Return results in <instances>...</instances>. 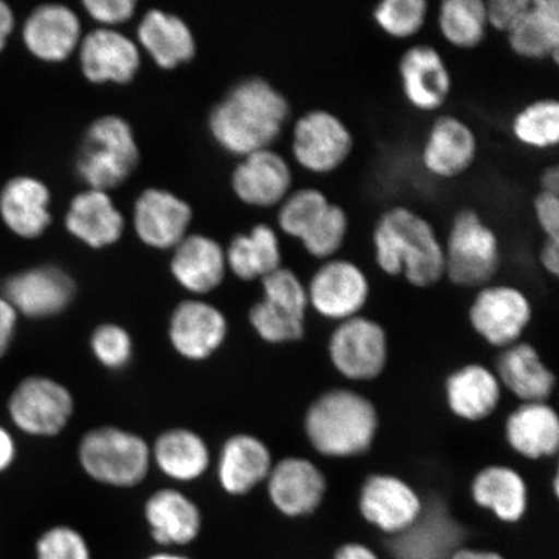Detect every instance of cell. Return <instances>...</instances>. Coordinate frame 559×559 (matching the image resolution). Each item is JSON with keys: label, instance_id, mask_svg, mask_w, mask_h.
Segmentation results:
<instances>
[{"label": "cell", "instance_id": "cell-1", "mask_svg": "<svg viewBox=\"0 0 559 559\" xmlns=\"http://www.w3.org/2000/svg\"><path fill=\"white\" fill-rule=\"evenodd\" d=\"M289 103L267 81L245 80L215 105L209 129L222 148L239 156L269 148L284 129Z\"/></svg>", "mask_w": 559, "mask_h": 559}, {"label": "cell", "instance_id": "cell-2", "mask_svg": "<svg viewBox=\"0 0 559 559\" xmlns=\"http://www.w3.org/2000/svg\"><path fill=\"white\" fill-rule=\"evenodd\" d=\"M376 262L390 276L404 275L416 288H430L445 276L443 243L435 227L408 207L386 210L373 233Z\"/></svg>", "mask_w": 559, "mask_h": 559}, {"label": "cell", "instance_id": "cell-3", "mask_svg": "<svg viewBox=\"0 0 559 559\" xmlns=\"http://www.w3.org/2000/svg\"><path fill=\"white\" fill-rule=\"evenodd\" d=\"M379 415L372 402L355 391L335 389L306 412L305 431L311 445L330 457H352L372 445Z\"/></svg>", "mask_w": 559, "mask_h": 559}, {"label": "cell", "instance_id": "cell-4", "mask_svg": "<svg viewBox=\"0 0 559 559\" xmlns=\"http://www.w3.org/2000/svg\"><path fill=\"white\" fill-rule=\"evenodd\" d=\"M76 457L90 479L115 488L142 485L152 467L151 444L136 432L117 426H99L85 432Z\"/></svg>", "mask_w": 559, "mask_h": 559}, {"label": "cell", "instance_id": "cell-5", "mask_svg": "<svg viewBox=\"0 0 559 559\" xmlns=\"http://www.w3.org/2000/svg\"><path fill=\"white\" fill-rule=\"evenodd\" d=\"M139 150L131 126L121 117H102L90 126L75 160L76 173L91 190L120 187L135 170Z\"/></svg>", "mask_w": 559, "mask_h": 559}, {"label": "cell", "instance_id": "cell-6", "mask_svg": "<svg viewBox=\"0 0 559 559\" xmlns=\"http://www.w3.org/2000/svg\"><path fill=\"white\" fill-rule=\"evenodd\" d=\"M444 248L445 276L463 288H484L498 274L500 242L474 210L454 216Z\"/></svg>", "mask_w": 559, "mask_h": 559}, {"label": "cell", "instance_id": "cell-7", "mask_svg": "<svg viewBox=\"0 0 559 559\" xmlns=\"http://www.w3.org/2000/svg\"><path fill=\"white\" fill-rule=\"evenodd\" d=\"M9 415L24 435L53 438L68 428L74 416L75 401L64 383L46 376H29L10 396Z\"/></svg>", "mask_w": 559, "mask_h": 559}, {"label": "cell", "instance_id": "cell-8", "mask_svg": "<svg viewBox=\"0 0 559 559\" xmlns=\"http://www.w3.org/2000/svg\"><path fill=\"white\" fill-rule=\"evenodd\" d=\"M386 332L376 321L354 317L341 321L330 342L335 369L352 381H372L388 365Z\"/></svg>", "mask_w": 559, "mask_h": 559}, {"label": "cell", "instance_id": "cell-9", "mask_svg": "<svg viewBox=\"0 0 559 559\" xmlns=\"http://www.w3.org/2000/svg\"><path fill=\"white\" fill-rule=\"evenodd\" d=\"M354 148L352 132L331 111H307L293 131V155L305 169L326 174L337 170Z\"/></svg>", "mask_w": 559, "mask_h": 559}, {"label": "cell", "instance_id": "cell-10", "mask_svg": "<svg viewBox=\"0 0 559 559\" xmlns=\"http://www.w3.org/2000/svg\"><path fill=\"white\" fill-rule=\"evenodd\" d=\"M228 334L226 314L201 299L180 302L167 325V337L174 352L193 362L212 358L226 344Z\"/></svg>", "mask_w": 559, "mask_h": 559}, {"label": "cell", "instance_id": "cell-11", "mask_svg": "<svg viewBox=\"0 0 559 559\" xmlns=\"http://www.w3.org/2000/svg\"><path fill=\"white\" fill-rule=\"evenodd\" d=\"M358 507L362 520L388 537L404 534L424 513L415 488L388 474H376L366 480Z\"/></svg>", "mask_w": 559, "mask_h": 559}, {"label": "cell", "instance_id": "cell-12", "mask_svg": "<svg viewBox=\"0 0 559 559\" xmlns=\"http://www.w3.org/2000/svg\"><path fill=\"white\" fill-rule=\"evenodd\" d=\"M533 309L526 295L514 286L489 285L480 289L469 310L474 331L489 345L509 347L526 330Z\"/></svg>", "mask_w": 559, "mask_h": 559}, {"label": "cell", "instance_id": "cell-13", "mask_svg": "<svg viewBox=\"0 0 559 559\" xmlns=\"http://www.w3.org/2000/svg\"><path fill=\"white\" fill-rule=\"evenodd\" d=\"M75 293L74 280L66 271L44 265L7 280L3 297L25 318L50 319L68 310Z\"/></svg>", "mask_w": 559, "mask_h": 559}, {"label": "cell", "instance_id": "cell-14", "mask_svg": "<svg viewBox=\"0 0 559 559\" xmlns=\"http://www.w3.org/2000/svg\"><path fill=\"white\" fill-rule=\"evenodd\" d=\"M272 507L286 519H305L323 504L326 479L319 467L304 457H285L272 466L267 480Z\"/></svg>", "mask_w": 559, "mask_h": 559}, {"label": "cell", "instance_id": "cell-15", "mask_svg": "<svg viewBox=\"0 0 559 559\" xmlns=\"http://www.w3.org/2000/svg\"><path fill=\"white\" fill-rule=\"evenodd\" d=\"M307 296L321 317L344 321L358 317L366 306L369 283L365 272L355 263L330 260L314 272Z\"/></svg>", "mask_w": 559, "mask_h": 559}, {"label": "cell", "instance_id": "cell-16", "mask_svg": "<svg viewBox=\"0 0 559 559\" xmlns=\"http://www.w3.org/2000/svg\"><path fill=\"white\" fill-rule=\"evenodd\" d=\"M274 464L269 445L261 438L239 432L223 443L216 475L223 491L239 498L265 484Z\"/></svg>", "mask_w": 559, "mask_h": 559}, {"label": "cell", "instance_id": "cell-17", "mask_svg": "<svg viewBox=\"0 0 559 559\" xmlns=\"http://www.w3.org/2000/svg\"><path fill=\"white\" fill-rule=\"evenodd\" d=\"M192 221L190 205L177 195L155 190L140 194L134 209L136 234L156 249H170L185 239Z\"/></svg>", "mask_w": 559, "mask_h": 559}, {"label": "cell", "instance_id": "cell-18", "mask_svg": "<svg viewBox=\"0 0 559 559\" xmlns=\"http://www.w3.org/2000/svg\"><path fill=\"white\" fill-rule=\"evenodd\" d=\"M293 175L288 163L270 148L245 156L233 175L234 191L245 204L270 207L289 195Z\"/></svg>", "mask_w": 559, "mask_h": 559}, {"label": "cell", "instance_id": "cell-19", "mask_svg": "<svg viewBox=\"0 0 559 559\" xmlns=\"http://www.w3.org/2000/svg\"><path fill=\"white\" fill-rule=\"evenodd\" d=\"M400 75L405 97L419 110H437L449 99L452 87L450 70L435 47H409L402 55Z\"/></svg>", "mask_w": 559, "mask_h": 559}, {"label": "cell", "instance_id": "cell-20", "mask_svg": "<svg viewBox=\"0 0 559 559\" xmlns=\"http://www.w3.org/2000/svg\"><path fill=\"white\" fill-rule=\"evenodd\" d=\"M477 152V138L469 124L454 116H442L431 126L423 150V163L436 177L456 178L471 169Z\"/></svg>", "mask_w": 559, "mask_h": 559}, {"label": "cell", "instance_id": "cell-21", "mask_svg": "<svg viewBox=\"0 0 559 559\" xmlns=\"http://www.w3.org/2000/svg\"><path fill=\"white\" fill-rule=\"evenodd\" d=\"M144 516L152 539L164 547L198 539L202 514L198 504L177 488H160L145 501Z\"/></svg>", "mask_w": 559, "mask_h": 559}, {"label": "cell", "instance_id": "cell-22", "mask_svg": "<svg viewBox=\"0 0 559 559\" xmlns=\"http://www.w3.org/2000/svg\"><path fill=\"white\" fill-rule=\"evenodd\" d=\"M80 60L82 72L94 83H129L140 66L134 41L123 34L108 29L90 33L82 41Z\"/></svg>", "mask_w": 559, "mask_h": 559}, {"label": "cell", "instance_id": "cell-23", "mask_svg": "<svg viewBox=\"0 0 559 559\" xmlns=\"http://www.w3.org/2000/svg\"><path fill=\"white\" fill-rule=\"evenodd\" d=\"M23 38L35 58L47 62L66 60L79 45L80 19L66 5H40L25 21Z\"/></svg>", "mask_w": 559, "mask_h": 559}, {"label": "cell", "instance_id": "cell-24", "mask_svg": "<svg viewBox=\"0 0 559 559\" xmlns=\"http://www.w3.org/2000/svg\"><path fill=\"white\" fill-rule=\"evenodd\" d=\"M170 270L181 288L198 296L209 295L225 280L226 254L206 236H188L175 247Z\"/></svg>", "mask_w": 559, "mask_h": 559}, {"label": "cell", "instance_id": "cell-25", "mask_svg": "<svg viewBox=\"0 0 559 559\" xmlns=\"http://www.w3.org/2000/svg\"><path fill=\"white\" fill-rule=\"evenodd\" d=\"M152 465L178 484L199 480L212 466V451L199 432L187 428L167 429L151 445Z\"/></svg>", "mask_w": 559, "mask_h": 559}, {"label": "cell", "instance_id": "cell-26", "mask_svg": "<svg viewBox=\"0 0 559 559\" xmlns=\"http://www.w3.org/2000/svg\"><path fill=\"white\" fill-rule=\"evenodd\" d=\"M50 191L40 180L13 178L0 193V216L13 234L37 239L50 226Z\"/></svg>", "mask_w": 559, "mask_h": 559}, {"label": "cell", "instance_id": "cell-27", "mask_svg": "<svg viewBox=\"0 0 559 559\" xmlns=\"http://www.w3.org/2000/svg\"><path fill=\"white\" fill-rule=\"evenodd\" d=\"M66 226L90 248L102 249L121 239L123 218L107 192L88 190L73 199Z\"/></svg>", "mask_w": 559, "mask_h": 559}, {"label": "cell", "instance_id": "cell-28", "mask_svg": "<svg viewBox=\"0 0 559 559\" xmlns=\"http://www.w3.org/2000/svg\"><path fill=\"white\" fill-rule=\"evenodd\" d=\"M506 436L509 445L523 457L555 456L559 445L557 412L545 402L523 403L508 417Z\"/></svg>", "mask_w": 559, "mask_h": 559}, {"label": "cell", "instance_id": "cell-29", "mask_svg": "<svg viewBox=\"0 0 559 559\" xmlns=\"http://www.w3.org/2000/svg\"><path fill=\"white\" fill-rule=\"evenodd\" d=\"M471 492L475 504L502 523H519L527 513V486L521 475L508 466L485 467L475 475Z\"/></svg>", "mask_w": 559, "mask_h": 559}, {"label": "cell", "instance_id": "cell-30", "mask_svg": "<svg viewBox=\"0 0 559 559\" xmlns=\"http://www.w3.org/2000/svg\"><path fill=\"white\" fill-rule=\"evenodd\" d=\"M445 395L454 416L477 423L491 416L498 408L501 384L491 370L469 365L457 369L447 379Z\"/></svg>", "mask_w": 559, "mask_h": 559}, {"label": "cell", "instance_id": "cell-31", "mask_svg": "<svg viewBox=\"0 0 559 559\" xmlns=\"http://www.w3.org/2000/svg\"><path fill=\"white\" fill-rule=\"evenodd\" d=\"M496 377L523 403L545 402L556 388L555 374L545 367L539 353L527 344L506 347Z\"/></svg>", "mask_w": 559, "mask_h": 559}, {"label": "cell", "instance_id": "cell-32", "mask_svg": "<svg viewBox=\"0 0 559 559\" xmlns=\"http://www.w3.org/2000/svg\"><path fill=\"white\" fill-rule=\"evenodd\" d=\"M510 48L523 59L559 62V2L531 0L528 10L508 33Z\"/></svg>", "mask_w": 559, "mask_h": 559}, {"label": "cell", "instance_id": "cell-33", "mask_svg": "<svg viewBox=\"0 0 559 559\" xmlns=\"http://www.w3.org/2000/svg\"><path fill=\"white\" fill-rule=\"evenodd\" d=\"M138 37L157 66L164 69L185 64L195 53L190 27L183 20L164 11L152 10L146 13L139 25Z\"/></svg>", "mask_w": 559, "mask_h": 559}, {"label": "cell", "instance_id": "cell-34", "mask_svg": "<svg viewBox=\"0 0 559 559\" xmlns=\"http://www.w3.org/2000/svg\"><path fill=\"white\" fill-rule=\"evenodd\" d=\"M227 269L242 282L263 278L282 267V248L275 230L258 225L249 235L236 236L226 254Z\"/></svg>", "mask_w": 559, "mask_h": 559}, {"label": "cell", "instance_id": "cell-35", "mask_svg": "<svg viewBox=\"0 0 559 559\" xmlns=\"http://www.w3.org/2000/svg\"><path fill=\"white\" fill-rule=\"evenodd\" d=\"M439 29L454 47L474 48L488 29L484 0H444L439 7Z\"/></svg>", "mask_w": 559, "mask_h": 559}, {"label": "cell", "instance_id": "cell-36", "mask_svg": "<svg viewBox=\"0 0 559 559\" xmlns=\"http://www.w3.org/2000/svg\"><path fill=\"white\" fill-rule=\"evenodd\" d=\"M513 134L531 148H554L559 142L558 102L542 99L528 104L514 117Z\"/></svg>", "mask_w": 559, "mask_h": 559}, {"label": "cell", "instance_id": "cell-37", "mask_svg": "<svg viewBox=\"0 0 559 559\" xmlns=\"http://www.w3.org/2000/svg\"><path fill=\"white\" fill-rule=\"evenodd\" d=\"M332 202L314 188H305L283 201L278 212V226L286 235L302 240L318 225Z\"/></svg>", "mask_w": 559, "mask_h": 559}, {"label": "cell", "instance_id": "cell-38", "mask_svg": "<svg viewBox=\"0 0 559 559\" xmlns=\"http://www.w3.org/2000/svg\"><path fill=\"white\" fill-rule=\"evenodd\" d=\"M428 11L426 0H383L374 7L373 17L384 33L403 39L423 29Z\"/></svg>", "mask_w": 559, "mask_h": 559}, {"label": "cell", "instance_id": "cell-39", "mask_svg": "<svg viewBox=\"0 0 559 559\" xmlns=\"http://www.w3.org/2000/svg\"><path fill=\"white\" fill-rule=\"evenodd\" d=\"M249 323L258 337L272 345L302 340L306 331L305 320L292 317L263 299L251 307Z\"/></svg>", "mask_w": 559, "mask_h": 559}, {"label": "cell", "instance_id": "cell-40", "mask_svg": "<svg viewBox=\"0 0 559 559\" xmlns=\"http://www.w3.org/2000/svg\"><path fill=\"white\" fill-rule=\"evenodd\" d=\"M90 348L100 366L122 370L134 358V340L124 326L116 323L97 325L90 337Z\"/></svg>", "mask_w": 559, "mask_h": 559}, {"label": "cell", "instance_id": "cell-41", "mask_svg": "<svg viewBox=\"0 0 559 559\" xmlns=\"http://www.w3.org/2000/svg\"><path fill=\"white\" fill-rule=\"evenodd\" d=\"M263 300L298 319H306L309 296L305 285L289 269L280 267L261 280Z\"/></svg>", "mask_w": 559, "mask_h": 559}, {"label": "cell", "instance_id": "cell-42", "mask_svg": "<svg viewBox=\"0 0 559 559\" xmlns=\"http://www.w3.org/2000/svg\"><path fill=\"white\" fill-rule=\"evenodd\" d=\"M348 230V216L344 207L331 204L302 240L307 253L318 260H332L344 245Z\"/></svg>", "mask_w": 559, "mask_h": 559}, {"label": "cell", "instance_id": "cell-43", "mask_svg": "<svg viewBox=\"0 0 559 559\" xmlns=\"http://www.w3.org/2000/svg\"><path fill=\"white\" fill-rule=\"evenodd\" d=\"M35 551L37 559H91L85 536L80 531L62 524L41 534Z\"/></svg>", "mask_w": 559, "mask_h": 559}, {"label": "cell", "instance_id": "cell-44", "mask_svg": "<svg viewBox=\"0 0 559 559\" xmlns=\"http://www.w3.org/2000/svg\"><path fill=\"white\" fill-rule=\"evenodd\" d=\"M531 0H489L486 2L488 26L509 33L528 10Z\"/></svg>", "mask_w": 559, "mask_h": 559}, {"label": "cell", "instance_id": "cell-45", "mask_svg": "<svg viewBox=\"0 0 559 559\" xmlns=\"http://www.w3.org/2000/svg\"><path fill=\"white\" fill-rule=\"evenodd\" d=\"M88 15L105 25L126 23L134 15L136 3L132 0H86Z\"/></svg>", "mask_w": 559, "mask_h": 559}, {"label": "cell", "instance_id": "cell-46", "mask_svg": "<svg viewBox=\"0 0 559 559\" xmlns=\"http://www.w3.org/2000/svg\"><path fill=\"white\" fill-rule=\"evenodd\" d=\"M534 212L547 239L559 241L558 194L542 191L534 200Z\"/></svg>", "mask_w": 559, "mask_h": 559}, {"label": "cell", "instance_id": "cell-47", "mask_svg": "<svg viewBox=\"0 0 559 559\" xmlns=\"http://www.w3.org/2000/svg\"><path fill=\"white\" fill-rule=\"evenodd\" d=\"M19 313L4 297H0V358L9 353L15 338Z\"/></svg>", "mask_w": 559, "mask_h": 559}, {"label": "cell", "instance_id": "cell-48", "mask_svg": "<svg viewBox=\"0 0 559 559\" xmlns=\"http://www.w3.org/2000/svg\"><path fill=\"white\" fill-rule=\"evenodd\" d=\"M333 559H381L379 551L362 542H347L335 549Z\"/></svg>", "mask_w": 559, "mask_h": 559}, {"label": "cell", "instance_id": "cell-49", "mask_svg": "<svg viewBox=\"0 0 559 559\" xmlns=\"http://www.w3.org/2000/svg\"><path fill=\"white\" fill-rule=\"evenodd\" d=\"M17 454L15 439L11 432L0 426V473L10 469Z\"/></svg>", "mask_w": 559, "mask_h": 559}, {"label": "cell", "instance_id": "cell-50", "mask_svg": "<svg viewBox=\"0 0 559 559\" xmlns=\"http://www.w3.org/2000/svg\"><path fill=\"white\" fill-rule=\"evenodd\" d=\"M539 261L543 269L549 272L550 275L558 276L559 274V241L558 240H545L540 254Z\"/></svg>", "mask_w": 559, "mask_h": 559}, {"label": "cell", "instance_id": "cell-51", "mask_svg": "<svg viewBox=\"0 0 559 559\" xmlns=\"http://www.w3.org/2000/svg\"><path fill=\"white\" fill-rule=\"evenodd\" d=\"M450 559H507V557L501 551L492 549L464 547L454 551Z\"/></svg>", "mask_w": 559, "mask_h": 559}, {"label": "cell", "instance_id": "cell-52", "mask_svg": "<svg viewBox=\"0 0 559 559\" xmlns=\"http://www.w3.org/2000/svg\"><path fill=\"white\" fill-rule=\"evenodd\" d=\"M13 26H15V16H13L12 10L9 4L0 2V52L4 50Z\"/></svg>", "mask_w": 559, "mask_h": 559}, {"label": "cell", "instance_id": "cell-53", "mask_svg": "<svg viewBox=\"0 0 559 559\" xmlns=\"http://www.w3.org/2000/svg\"><path fill=\"white\" fill-rule=\"evenodd\" d=\"M542 191L558 194L559 192V170L554 165L545 169L540 179Z\"/></svg>", "mask_w": 559, "mask_h": 559}, {"label": "cell", "instance_id": "cell-54", "mask_svg": "<svg viewBox=\"0 0 559 559\" xmlns=\"http://www.w3.org/2000/svg\"><path fill=\"white\" fill-rule=\"evenodd\" d=\"M148 559H190L185 556L175 555V554H157L151 556Z\"/></svg>", "mask_w": 559, "mask_h": 559}]
</instances>
